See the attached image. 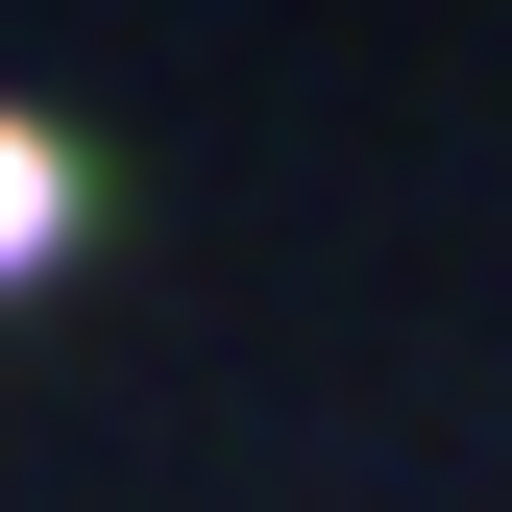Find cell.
<instances>
[{
    "label": "cell",
    "instance_id": "cell-1",
    "mask_svg": "<svg viewBox=\"0 0 512 512\" xmlns=\"http://www.w3.org/2000/svg\"><path fill=\"white\" fill-rule=\"evenodd\" d=\"M49 220H74V171H49V147H25V122H0V269H25V244H49Z\"/></svg>",
    "mask_w": 512,
    "mask_h": 512
}]
</instances>
